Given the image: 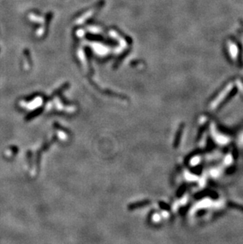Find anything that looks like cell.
Wrapping results in <instances>:
<instances>
[{"label": "cell", "mask_w": 243, "mask_h": 244, "mask_svg": "<svg viewBox=\"0 0 243 244\" xmlns=\"http://www.w3.org/2000/svg\"><path fill=\"white\" fill-rule=\"evenodd\" d=\"M185 128V124L183 123H181L179 127H178V131H177L176 134H175V140H174V148L175 149H177V148L179 146V144H180V141L181 138H182V133H183V130Z\"/></svg>", "instance_id": "obj_1"}, {"label": "cell", "mask_w": 243, "mask_h": 244, "mask_svg": "<svg viewBox=\"0 0 243 244\" xmlns=\"http://www.w3.org/2000/svg\"><path fill=\"white\" fill-rule=\"evenodd\" d=\"M150 203V201L149 200H145V201H140V202H137V203H134L131 204V205H129V209L130 210H133V209H136L137 208H141V207H144L145 205H149Z\"/></svg>", "instance_id": "obj_2"}, {"label": "cell", "mask_w": 243, "mask_h": 244, "mask_svg": "<svg viewBox=\"0 0 243 244\" xmlns=\"http://www.w3.org/2000/svg\"><path fill=\"white\" fill-rule=\"evenodd\" d=\"M227 205L232 208V209H235L237 210H239L243 212V205H240V204H237L236 202H232V201H229Z\"/></svg>", "instance_id": "obj_3"}, {"label": "cell", "mask_w": 243, "mask_h": 244, "mask_svg": "<svg viewBox=\"0 0 243 244\" xmlns=\"http://www.w3.org/2000/svg\"><path fill=\"white\" fill-rule=\"evenodd\" d=\"M207 127H208V126L205 125V126H204V127H201V128L200 129V131H199V132H198V134H197V140H199V139H200V137H201V135H202V134H203V133H204V131H205V129L207 128Z\"/></svg>", "instance_id": "obj_4"}, {"label": "cell", "mask_w": 243, "mask_h": 244, "mask_svg": "<svg viewBox=\"0 0 243 244\" xmlns=\"http://www.w3.org/2000/svg\"><path fill=\"white\" fill-rule=\"evenodd\" d=\"M159 205H160V207H161L163 209H165V210H169V209H170V206H169L167 204L164 203V202L160 201V202H159Z\"/></svg>", "instance_id": "obj_5"}, {"label": "cell", "mask_w": 243, "mask_h": 244, "mask_svg": "<svg viewBox=\"0 0 243 244\" xmlns=\"http://www.w3.org/2000/svg\"><path fill=\"white\" fill-rule=\"evenodd\" d=\"M184 190H185V188H183V187H182V189H181V190L178 192V194H182V192L184 191Z\"/></svg>", "instance_id": "obj_6"}]
</instances>
